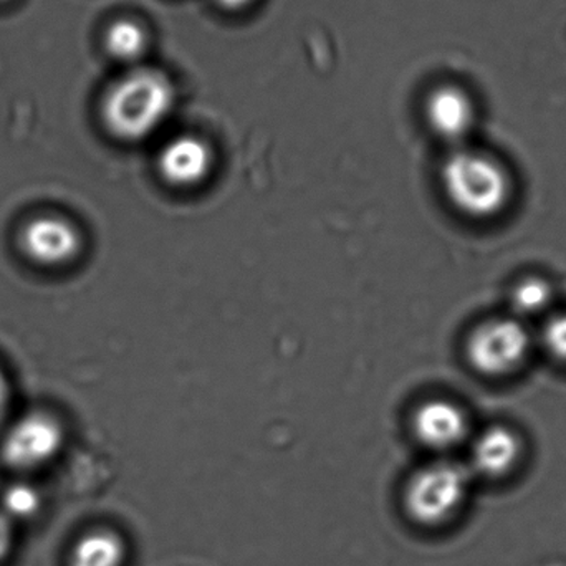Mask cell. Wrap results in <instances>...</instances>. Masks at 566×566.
<instances>
[{
  "label": "cell",
  "instance_id": "cell-16",
  "mask_svg": "<svg viewBox=\"0 0 566 566\" xmlns=\"http://www.w3.org/2000/svg\"><path fill=\"white\" fill-rule=\"evenodd\" d=\"M12 547V528L6 515L0 514V562L9 555Z\"/></svg>",
  "mask_w": 566,
  "mask_h": 566
},
{
  "label": "cell",
  "instance_id": "cell-4",
  "mask_svg": "<svg viewBox=\"0 0 566 566\" xmlns=\"http://www.w3.org/2000/svg\"><path fill=\"white\" fill-rule=\"evenodd\" d=\"M469 475L468 469L448 461L416 472L405 491L409 517L428 527L444 524L464 502Z\"/></svg>",
  "mask_w": 566,
  "mask_h": 566
},
{
  "label": "cell",
  "instance_id": "cell-14",
  "mask_svg": "<svg viewBox=\"0 0 566 566\" xmlns=\"http://www.w3.org/2000/svg\"><path fill=\"white\" fill-rule=\"evenodd\" d=\"M3 509L13 518H29L40 509V495L30 484H13L2 499Z\"/></svg>",
  "mask_w": 566,
  "mask_h": 566
},
{
  "label": "cell",
  "instance_id": "cell-9",
  "mask_svg": "<svg viewBox=\"0 0 566 566\" xmlns=\"http://www.w3.org/2000/svg\"><path fill=\"white\" fill-rule=\"evenodd\" d=\"M412 432L424 448L449 451L468 438L469 418L461 406L449 399H429L416 408Z\"/></svg>",
  "mask_w": 566,
  "mask_h": 566
},
{
  "label": "cell",
  "instance_id": "cell-19",
  "mask_svg": "<svg viewBox=\"0 0 566 566\" xmlns=\"http://www.w3.org/2000/svg\"><path fill=\"white\" fill-rule=\"evenodd\" d=\"M0 2H7V0H0Z\"/></svg>",
  "mask_w": 566,
  "mask_h": 566
},
{
  "label": "cell",
  "instance_id": "cell-13",
  "mask_svg": "<svg viewBox=\"0 0 566 566\" xmlns=\"http://www.w3.org/2000/svg\"><path fill=\"white\" fill-rule=\"evenodd\" d=\"M554 302V289L542 277H525L515 283L511 305L517 316H535L547 312Z\"/></svg>",
  "mask_w": 566,
  "mask_h": 566
},
{
  "label": "cell",
  "instance_id": "cell-7",
  "mask_svg": "<svg viewBox=\"0 0 566 566\" xmlns=\"http://www.w3.org/2000/svg\"><path fill=\"white\" fill-rule=\"evenodd\" d=\"M20 244L30 261L45 268L69 264L82 249V238L72 222L53 216L33 219L23 228Z\"/></svg>",
  "mask_w": 566,
  "mask_h": 566
},
{
  "label": "cell",
  "instance_id": "cell-5",
  "mask_svg": "<svg viewBox=\"0 0 566 566\" xmlns=\"http://www.w3.org/2000/svg\"><path fill=\"white\" fill-rule=\"evenodd\" d=\"M63 444V429L52 416L33 412L23 416L6 434L2 444L3 461L15 469H35L59 454Z\"/></svg>",
  "mask_w": 566,
  "mask_h": 566
},
{
  "label": "cell",
  "instance_id": "cell-3",
  "mask_svg": "<svg viewBox=\"0 0 566 566\" xmlns=\"http://www.w3.org/2000/svg\"><path fill=\"white\" fill-rule=\"evenodd\" d=\"M532 336L517 316L491 318L475 326L465 342V358L479 375L504 378L531 355Z\"/></svg>",
  "mask_w": 566,
  "mask_h": 566
},
{
  "label": "cell",
  "instance_id": "cell-17",
  "mask_svg": "<svg viewBox=\"0 0 566 566\" xmlns=\"http://www.w3.org/2000/svg\"><path fill=\"white\" fill-rule=\"evenodd\" d=\"M7 402H9V386H7L6 378H3L2 373H0V421H2L3 416H6Z\"/></svg>",
  "mask_w": 566,
  "mask_h": 566
},
{
  "label": "cell",
  "instance_id": "cell-12",
  "mask_svg": "<svg viewBox=\"0 0 566 566\" xmlns=\"http://www.w3.org/2000/svg\"><path fill=\"white\" fill-rule=\"evenodd\" d=\"M105 46L109 55L122 62L139 59L148 46V35L139 23L118 20L106 30Z\"/></svg>",
  "mask_w": 566,
  "mask_h": 566
},
{
  "label": "cell",
  "instance_id": "cell-18",
  "mask_svg": "<svg viewBox=\"0 0 566 566\" xmlns=\"http://www.w3.org/2000/svg\"><path fill=\"white\" fill-rule=\"evenodd\" d=\"M219 3H221L224 9L229 10H239L244 9V7H248L249 3L252 2V0H218Z\"/></svg>",
  "mask_w": 566,
  "mask_h": 566
},
{
  "label": "cell",
  "instance_id": "cell-8",
  "mask_svg": "<svg viewBox=\"0 0 566 566\" xmlns=\"http://www.w3.org/2000/svg\"><path fill=\"white\" fill-rule=\"evenodd\" d=\"M214 155L211 146L195 135H181L163 146L158 171L163 181L172 188L191 189L202 185L211 175Z\"/></svg>",
  "mask_w": 566,
  "mask_h": 566
},
{
  "label": "cell",
  "instance_id": "cell-2",
  "mask_svg": "<svg viewBox=\"0 0 566 566\" xmlns=\"http://www.w3.org/2000/svg\"><path fill=\"white\" fill-rule=\"evenodd\" d=\"M446 198L461 214L478 221L497 218L512 198L507 168L489 153L459 146L441 171Z\"/></svg>",
  "mask_w": 566,
  "mask_h": 566
},
{
  "label": "cell",
  "instance_id": "cell-1",
  "mask_svg": "<svg viewBox=\"0 0 566 566\" xmlns=\"http://www.w3.org/2000/svg\"><path fill=\"white\" fill-rule=\"evenodd\" d=\"M176 103L171 80L153 69L128 73L106 93L102 118L119 142L138 143L158 132Z\"/></svg>",
  "mask_w": 566,
  "mask_h": 566
},
{
  "label": "cell",
  "instance_id": "cell-6",
  "mask_svg": "<svg viewBox=\"0 0 566 566\" xmlns=\"http://www.w3.org/2000/svg\"><path fill=\"white\" fill-rule=\"evenodd\" d=\"M426 122L438 138L462 146L478 122V106L468 90L446 83L429 93Z\"/></svg>",
  "mask_w": 566,
  "mask_h": 566
},
{
  "label": "cell",
  "instance_id": "cell-11",
  "mask_svg": "<svg viewBox=\"0 0 566 566\" xmlns=\"http://www.w3.org/2000/svg\"><path fill=\"white\" fill-rule=\"evenodd\" d=\"M125 552L118 535L106 531L93 532L76 544L72 566H122Z\"/></svg>",
  "mask_w": 566,
  "mask_h": 566
},
{
  "label": "cell",
  "instance_id": "cell-10",
  "mask_svg": "<svg viewBox=\"0 0 566 566\" xmlns=\"http://www.w3.org/2000/svg\"><path fill=\"white\" fill-rule=\"evenodd\" d=\"M522 455L521 436L507 426L495 424L475 438L471 451V468L485 479L511 474Z\"/></svg>",
  "mask_w": 566,
  "mask_h": 566
},
{
  "label": "cell",
  "instance_id": "cell-15",
  "mask_svg": "<svg viewBox=\"0 0 566 566\" xmlns=\"http://www.w3.org/2000/svg\"><path fill=\"white\" fill-rule=\"evenodd\" d=\"M542 343L552 358L566 365V312L548 318L542 329Z\"/></svg>",
  "mask_w": 566,
  "mask_h": 566
}]
</instances>
